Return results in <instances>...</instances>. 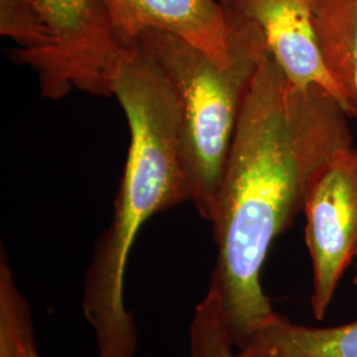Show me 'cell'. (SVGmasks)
I'll use <instances>...</instances> for the list:
<instances>
[{
    "label": "cell",
    "mask_w": 357,
    "mask_h": 357,
    "mask_svg": "<svg viewBox=\"0 0 357 357\" xmlns=\"http://www.w3.org/2000/svg\"><path fill=\"white\" fill-rule=\"evenodd\" d=\"M355 268H356V273L354 275V284L357 287V253H356V264H355Z\"/></svg>",
    "instance_id": "obj_12"
},
{
    "label": "cell",
    "mask_w": 357,
    "mask_h": 357,
    "mask_svg": "<svg viewBox=\"0 0 357 357\" xmlns=\"http://www.w3.org/2000/svg\"><path fill=\"white\" fill-rule=\"evenodd\" d=\"M306 245L312 266L311 310L323 320L357 253V147L342 149L320 168L306 203Z\"/></svg>",
    "instance_id": "obj_5"
},
{
    "label": "cell",
    "mask_w": 357,
    "mask_h": 357,
    "mask_svg": "<svg viewBox=\"0 0 357 357\" xmlns=\"http://www.w3.org/2000/svg\"><path fill=\"white\" fill-rule=\"evenodd\" d=\"M238 351L249 357H357V320L308 327L278 314Z\"/></svg>",
    "instance_id": "obj_9"
},
{
    "label": "cell",
    "mask_w": 357,
    "mask_h": 357,
    "mask_svg": "<svg viewBox=\"0 0 357 357\" xmlns=\"http://www.w3.org/2000/svg\"><path fill=\"white\" fill-rule=\"evenodd\" d=\"M231 61L216 64L204 52L168 32L149 29L135 45L162 75L180 106L181 163L200 216L212 221L230 147L245 98L268 54V44L255 19L228 0Z\"/></svg>",
    "instance_id": "obj_3"
},
{
    "label": "cell",
    "mask_w": 357,
    "mask_h": 357,
    "mask_svg": "<svg viewBox=\"0 0 357 357\" xmlns=\"http://www.w3.org/2000/svg\"><path fill=\"white\" fill-rule=\"evenodd\" d=\"M115 36L132 48L139 35L158 29L204 52L216 64L231 61L225 7L217 0H101Z\"/></svg>",
    "instance_id": "obj_6"
},
{
    "label": "cell",
    "mask_w": 357,
    "mask_h": 357,
    "mask_svg": "<svg viewBox=\"0 0 357 357\" xmlns=\"http://www.w3.org/2000/svg\"><path fill=\"white\" fill-rule=\"evenodd\" d=\"M38 48L16 57L38 73L43 96L61 100L73 89L113 96V79L131 50L116 38L101 0H29Z\"/></svg>",
    "instance_id": "obj_4"
},
{
    "label": "cell",
    "mask_w": 357,
    "mask_h": 357,
    "mask_svg": "<svg viewBox=\"0 0 357 357\" xmlns=\"http://www.w3.org/2000/svg\"><path fill=\"white\" fill-rule=\"evenodd\" d=\"M228 1L261 26L268 53L291 85L302 89L320 86L339 101L337 90L320 52L312 17V0Z\"/></svg>",
    "instance_id": "obj_7"
},
{
    "label": "cell",
    "mask_w": 357,
    "mask_h": 357,
    "mask_svg": "<svg viewBox=\"0 0 357 357\" xmlns=\"http://www.w3.org/2000/svg\"><path fill=\"white\" fill-rule=\"evenodd\" d=\"M349 114L320 86L296 88L268 53L245 98L212 218L209 289L241 349L275 319L261 274L274 240L305 208L317 172L352 146Z\"/></svg>",
    "instance_id": "obj_1"
},
{
    "label": "cell",
    "mask_w": 357,
    "mask_h": 357,
    "mask_svg": "<svg viewBox=\"0 0 357 357\" xmlns=\"http://www.w3.org/2000/svg\"><path fill=\"white\" fill-rule=\"evenodd\" d=\"M312 17L339 101L357 121V0H312Z\"/></svg>",
    "instance_id": "obj_8"
},
{
    "label": "cell",
    "mask_w": 357,
    "mask_h": 357,
    "mask_svg": "<svg viewBox=\"0 0 357 357\" xmlns=\"http://www.w3.org/2000/svg\"><path fill=\"white\" fill-rule=\"evenodd\" d=\"M188 357H249L233 344L217 298L211 290L195 307Z\"/></svg>",
    "instance_id": "obj_10"
},
{
    "label": "cell",
    "mask_w": 357,
    "mask_h": 357,
    "mask_svg": "<svg viewBox=\"0 0 357 357\" xmlns=\"http://www.w3.org/2000/svg\"><path fill=\"white\" fill-rule=\"evenodd\" d=\"M31 308L26 298L6 296L0 302V357H40Z\"/></svg>",
    "instance_id": "obj_11"
},
{
    "label": "cell",
    "mask_w": 357,
    "mask_h": 357,
    "mask_svg": "<svg viewBox=\"0 0 357 357\" xmlns=\"http://www.w3.org/2000/svg\"><path fill=\"white\" fill-rule=\"evenodd\" d=\"M113 96L126 114L131 141L112 222L85 277L82 311L98 357H134L138 333L125 301L128 257L144 222L191 202V190L181 163L178 97L138 45L121 61Z\"/></svg>",
    "instance_id": "obj_2"
}]
</instances>
